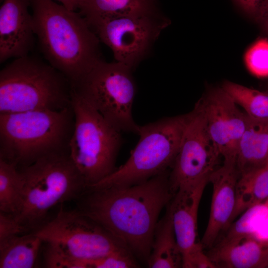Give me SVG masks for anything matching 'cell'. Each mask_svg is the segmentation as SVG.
Masks as SVG:
<instances>
[{
	"mask_svg": "<svg viewBox=\"0 0 268 268\" xmlns=\"http://www.w3.org/2000/svg\"><path fill=\"white\" fill-rule=\"evenodd\" d=\"M170 170L124 187L87 186L76 209L121 240L147 264L159 214L172 199Z\"/></svg>",
	"mask_w": 268,
	"mask_h": 268,
	"instance_id": "1",
	"label": "cell"
},
{
	"mask_svg": "<svg viewBox=\"0 0 268 268\" xmlns=\"http://www.w3.org/2000/svg\"><path fill=\"white\" fill-rule=\"evenodd\" d=\"M30 4L43 55L71 84L103 61L99 38L79 12L53 0H30Z\"/></svg>",
	"mask_w": 268,
	"mask_h": 268,
	"instance_id": "2",
	"label": "cell"
},
{
	"mask_svg": "<svg viewBox=\"0 0 268 268\" xmlns=\"http://www.w3.org/2000/svg\"><path fill=\"white\" fill-rule=\"evenodd\" d=\"M74 122L71 105L58 111L0 114V158L18 169L48 155L69 153Z\"/></svg>",
	"mask_w": 268,
	"mask_h": 268,
	"instance_id": "3",
	"label": "cell"
},
{
	"mask_svg": "<svg viewBox=\"0 0 268 268\" xmlns=\"http://www.w3.org/2000/svg\"><path fill=\"white\" fill-rule=\"evenodd\" d=\"M18 170L21 200L14 216L29 232L48 221L52 208L66 201H76L87 187L69 153L48 155Z\"/></svg>",
	"mask_w": 268,
	"mask_h": 268,
	"instance_id": "4",
	"label": "cell"
},
{
	"mask_svg": "<svg viewBox=\"0 0 268 268\" xmlns=\"http://www.w3.org/2000/svg\"><path fill=\"white\" fill-rule=\"evenodd\" d=\"M69 79L47 62L28 55L0 71V114L58 111L71 105Z\"/></svg>",
	"mask_w": 268,
	"mask_h": 268,
	"instance_id": "5",
	"label": "cell"
},
{
	"mask_svg": "<svg viewBox=\"0 0 268 268\" xmlns=\"http://www.w3.org/2000/svg\"><path fill=\"white\" fill-rule=\"evenodd\" d=\"M190 116L191 112L140 126L139 140L127 161L111 175L90 186H131L170 170Z\"/></svg>",
	"mask_w": 268,
	"mask_h": 268,
	"instance_id": "6",
	"label": "cell"
},
{
	"mask_svg": "<svg viewBox=\"0 0 268 268\" xmlns=\"http://www.w3.org/2000/svg\"><path fill=\"white\" fill-rule=\"evenodd\" d=\"M71 105L75 122L69 147V156L87 186L97 183L117 169L123 143L122 132L72 89Z\"/></svg>",
	"mask_w": 268,
	"mask_h": 268,
	"instance_id": "7",
	"label": "cell"
},
{
	"mask_svg": "<svg viewBox=\"0 0 268 268\" xmlns=\"http://www.w3.org/2000/svg\"><path fill=\"white\" fill-rule=\"evenodd\" d=\"M34 232L55 248L67 261V268L83 267L87 262L129 250L118 238L76 209L61 207L55 217Z\"/></svg>",
	"mask_w": 268,
	"mask_h": 268,
	"instance_id": "8",
	"label": "cell"
},
{
	"mask_svg": "<svg viewBox=\"0 0 268 268\" xmlns=\"http://www.w3.org/2000/svg\"><path fill=\"white\" fill-rule=\"evenodd\" d=\"M131 67L102 61L76 83L73 90L121 132L138 134L132 113L136 87Z\"/></svg>",
	"mask_w": 268,
	"mask_h": 268,
	"instance_id": "9",
	"label": "cell"
},
{
	"mask_svg": "<svg viewBox=\"0 0 268 268\" xmlns=\"http://www.w3.org/2000/svg\"><path fill=\"white\" fill-rule=\"evenodd\" d=\"M116 62L134 69L145 59L170 20L162 13L86 20Z\"/></svg>",
	"mask_w": 268,
	"mask_h": 268,
	"instance_id": "10",
	"label": "cell"
},
{
	"mask_svg": "<svg viewBox=\"0 0 268 268\" xmlns=\"http://www.w3.org/2000/svg\"><path fill=\"white\" fill-rule=\"evenodd\" d=\"M220 157L208 134L198 102L191 112L178 152L170 170L169 181L174 194L182 187L208 178L217 168Z\"/></svg>",
	"mask_w": 268,
	"mask_h": 268,
	"instance_id": "11",
	"label": "cell"
},
{
	"mask_svg": "<svg viewBox=\"0 0 268 268\" xmlns=\"http://www.w3.org/2000/svg\"><path fill=\"white\" fill-rule=\"evenodd\" d=\"M208 134L223 162H235L239 141L245 129L247 115L222 88L210 90L199 101Z\"/></svg>",
	"mask_w": 268,
	"mask_h": 268,
	"instance_id": "12",
	"label": "cell"
},
{
	"mask_svg": "<svg viewBox=\"0 0 268 268\" xmlns=\"http://www.w3.org/2000/svg\"><path fill=\"white\" fill-rule=\"evenodd\" d=\"M208 178L179 188L167 205L172 218L178 246L183 255L184 268L201 264L206 254L197 240L198 214L200 201Z\"/></svg>",
	"mask_w": 268,
	"mask_h": 268,
	"instance_id": "13",
	"label": "cell"
},
{
	"mask_svg": "<svg viewBox=\"0 0 268 268\" xmlns=\"http://www.w3.org/2000/svg\"><path fill=\"white\" fill-rule=\"evenodd\" d=\"M239 177L235 162H223L208 177L212 195L207 225L201 241L203 249L211 248L231 224Z\"/></svg>",
	"mask_w": 268,
	"mask_h": 268,
	"instance_id": "14",
	"label": "cell"
},
{
	"mask_svg": "<svg viewBox=\"0 0 268 268\" xmlns=\"http://www.w3.org/2000/svg\"><path fill=\"white\" fill-rule=\"evenodd\" d=\"M0 63L28 56L35 35L30 0H0Z\"/></svg>",
	"mask_w": 268,
	"mask_h": 268,
	"instance_id": "15",
	"label": "cell"
},
{
	"mask_svg": "<svg viewBox=\"0 0 268 268\" xmlns=\"http://www.w3.org/2000/svg\"><path fill=\"white\" fill-rule=\"evenodd\" d=\"M207 250L214 268H264L268 264V240L246 231L219 239Z\"/></svg>",
	"mask_w": 268,
	"mask_h": 268,
	"instance_id": "16",
	"label": "cell"
},
{
	"mask_svg": "<svg viewBox=\"0 0 268 268\" xmlns=\"http://www.w3.org/2000/svg\"><path fill=\"white\" fill-rule=\"evenodd\" d=\"M268 160V120L256 119L247 116L235 158L240 176L265 166Z\"/></svg>",
	"mask_w": 268,
	"mask_h": 268,
	"instance_id": "17",
	"label": "cell"
},
{
	"mask_svg": "<svg viewBox=\"0 0 268 268\" xmlns=\"http://www.w3.org/2000/svg\"><path fill=\"white\" fill-rule=\"evenodd\" d=\"M146 265L151 268H182L183 255L177 242L167 208L165 215L156 224Z\"/></svg>",
	"mask_w": 268,
	"mask_h": 268,
	"instance_id": "18",
	"label": "cell"
},
{
	"mask_svg": "<svg viewBox=\"0 0 268 268\" xmlns=\"http://www.w3.org/2000/svg\"><path fill=\"white\" fill-rule=\"evenodd\" d=\"M78 12L86 19L161 12L157 0H84Z\"/></svg>",
	"mask_w": 268,
	"mask_h": 268,
	"instance_id": "19",
	"label": "cell"
},
{
	"mask_svg": "<svg viewBox=\"0 0 268 268\" xmlns=\"http://www.w3.org/2000/svg\"><path fill=\"white\" fill-rule=\"evenodd\" d=\"M43 242L33 231L15 235L0 241V268L33 267Z\"/></svg>",
	"mask_w": 268,
	"mask_h": 268,
	"instance_id": "20",
	"label": "cell"
},
{
	"mask_svg": "<svg viewBox=\"0 0 268 268\" xmlns=\"http://www.w3.org/2000/svg\"><path fill=\"white\" fill-rule=\"evenodd\" d=\"M268 199V165L239 177L231 223L240 214Z\"/></svg>",
	"mask_w": 268,
	"mask_h": 268,
	"instance_id": "21",
	"label": "cell"
},
{
	"mask_svg": "<svg viewBox=\"0 0 268 268\" xmlns=\"http://www.w3.org/2000/svg\"><path fill=\"white\" fill-rule=\"evenodd\" d=\"M222 88L249 117L268 120V91L252 89L230 81L223 83Z\"/></svg>",
	"mask_w": 268,
	"mask_h": 268,
	"instance_id": "22",
	"label": "cell"
},
{
	"mask_svg": "<svg viewBox=\"0 0 268 268\" xmlns=\"http://www.w3.org/2000/svg\"><path fill=\"white\" fill-rule=\"evenodd\" d=\"M21 179L16 166L0 158V211L15 215L21 200Z\"/></svg>",
	"mask_w": 268,
	"mask_h": 268,
	"instance_id": "23",
	"label": "cell"
},
{
	"mask_svg": "<svg viewBox=\"0 0 268 268\" xmlns=\"http://www.w3.org/2000/svg\"><path fill=\"white\" fill-rule=\"evenodd\" d=\"M245 63L250 71L258 77L268 76V40L260 39L247 50Z\"/></svg>",
	"mask_w": 268,
	"mask_h": 268,
	"instance_id": "24",
	"label": "cell"
},
{
	"mask_svg": "<svg viewBox=\"0 0 268 268\" xmlns=\"http://www.w3.org/2000/svg\"><path fill=\"white\" fill-rule=\"evenodd\" d=\"M137 259L129 250L116 252L88 262L89 268H138Z\"/></svg>",
	"mask_w": 268,
	"mask_h": 268,
	"instance_id": "25",
	"label": "cell"
},
{
	"mask_svg": "<svg viewBox=\"0 0 268 268\" xmlns=\"http://www.w3.org/2000/svg\"><path fill=\"white\" fill-rule=\"evenodd\" d=\"M29 232L14 215L0 211V241L9 237Z\"/></svg>",
	"mask_w": 268,
	"mask_h": 268,
	"instance_id": "26",
	"label": "cell"
},
{
	"mask_svg": "<svg viewBox=\"0 0 268 268\" xmlns=\"http://www.w3.org/2000/svg\"><path fill=\"white\" fill-rule=\"evenodd\" d=\"M245 12L255 19L268 3V0H235Z\"/></svg>",
	"mask_w": 268,
	"mask_h": 268,
	"instance_id": "27",
	"label": "cell"
},
{
	"mask_svg": "<svg viewBox=\"0 0 268 268\" xmlns=\"http://www.w3.org/2000/svg\"><path fill=\"white\" fill-rule=\"evenodd\" d=\"M256 19L268 33V3L261 11Z\"/></svg>",
	"mask_w": 268,
	"mask_h": 268,
	"instance_id": "28",
	"label": "cell"
},
{
	"mask_svg": "<svg viewBox=\"0 0 268 268\" xmlns=\"http://www.w3.org/2000/svg\"><path fill=\"white\" fill-rule=\"evenodd\" d=\"M62 3L67 8L76 11L78 10L84 0H56Z\"/></svg>",
	"mask_w": 268,
	"mask_h": 268,
	"instance_id": "29",
	"label": "cell"
},
{
	"mask_svg": "<svg viewBox=\"0 0 268 268\" xmlns=\"http://www.w3.org/2000/svg\"><path fill=\"white\" fill-rule=\"evenodd\" d=\"M268 268V265L267 266V268Z\"/></svg>",
	"mask_w": 268,
	"mask_h": 268,
	"instance_id": "30",
	"label": "cell"
},
{
	"mask_svg": "<svg viewBox=\"0 0 268 268\" xmlns=\"http://www.w3.org/2000/svg\"><path fill=\"white\" fill-rule=\"evenodd\" d=\"M267 165H268V162H267Z\"/></svg>",
	"mask_w": 268,
	"mask_h": 268,
	"instance_id": "31",
	"label": "cell"
}]
</instances>
